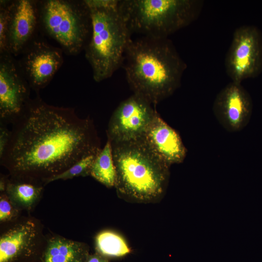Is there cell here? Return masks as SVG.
Returning a JSON list of instances; mask_svg holds the SVG:
<instances>
[{"label":"cell","mask_w":262,"mask_h":262,"mask_svg":"<svg viewBox=\"0 0 262 262\" xmlns=\"http://www.w3.org/2000/svg\"><path fill=\"white\" fill-rule=\"evenodd\" d=\"M11 124L0 162L13 178L46 184L101 149L92 119L80 117L74 108L49 104L39 94L29 99Z\"/></svg>","instance_id":"6da1fadb"},{"label":"cell","mask_w":262,"mask_h":262,"mask_svg":"<svg viewBox=\"0 0 262 262\" xmlns=\"http://www.w3.org/2000/svg\"><path fill=\"white\" fill-rule=\"evenodd\" d=\"M40 30L39 0H10L8 32V51L20 55L37 36Z\"/></svg>","instance_id":"7c38bea8"},{"label":"cell","mask_w":262,"mask_h":262,"mask_svg":"<svg viewBox=\"0 0 262 262\" xmlns=\"http://www.w3.org/2000/svg\"><path fill=\"white\" fill-rule=\"evenodd\" d=\"M40 30L66 55L75 56L89 40L91 19L85 0H39Z\"/></svg>","instance_id":"8992f818"},{"label":"cell","mask_w":262,"mask_h":262,"mask_svg":"<svg viewBox=\"0 0 262 262\" xmlns=\"http://www.w3.org/2000/svg\"><path fill=\"white\" fill-rule=\"evenodd\" d=\"M88 255L82 244L57 237L49 241L44 262H85Z\"/></svg>","instance_id":"9a60e30c"},{"label":"cell","mask_w":262,"mask_h":262,"mask_svg":"<svg viewBox=\"0 0 262 262\" xmlns=\"http://www.w3.org/2000/svg\"><path fill=\"white\" fill-rule=\"evenodd\" d=\"M85 262H109L107 257L97 252L88 255Z\"/></svg>","instance_id":"603a6c76"},{"label":"cell","mask_w":262,"mask_h":262,"mask_svg":"<svg viewBox=\"0 0 262 262\" xmlns=\"http://www.w3.org/2000/svg\"><path fill=\"white\" fill-rule=\"evenodd\" d=\"M63 51L38 37L24 50L18 60L31 88L36 93L51 82L64 62Z\"/></svg>","instance_id":"30bf717a"},{"label":"cell","mask_w":262,"mask_h":262,"mask_svg":"<svg viewBox=\"0 0 262 262\" xmlns=\"http://www.w3.org/2000/svg\"><path fill=\"white\" fill-rule=\"evenodd\" d=\"M31 87L9 52L0 54V122L11 124L31 98Z\"/></svg>","instance_id":"9c48e42d"},{"label":"cell","mask_w":262,"mask_h":262,"mask_svg":"<svg viewBox=\"0 0 262 262\" xmlns=\"http://www.w3.org/2000/svg\"><path fill=\"white\" fill-rule=\"evenodd\" d=\"M157 113L152 104L133 94L120 102L111 115L107 139L117 142L141 137Z\"/></svg>","instance_id":"ba28073f"},{"label":"cell","mask_w":262,"mask_h":262,"mask_svg":"<svg viewBox=\"0 0 262 262\" xmlns=\"http://www.w3.org/2000/svg\"><path fill=\"white\" fill-rule=\"evenodd\" d=\"M122 67L133 94L156 106L180 87L186 64L167 38L132 39Z\"/></svg>","instance_id":"7a4b0ae2"},{"label":"cell","mask_w":262,"mask_h":262,"mask_svg":"<svg viewBox=\"0 0 262 262\" xmlns=\"http://www.w3.org/2000/svg\"><path fill=\"white\" fill-rule=\"evenodd\" d=\"M43 187L40 182L12 178L5 190L9 196L21 205L29 207L38 198Z\"/></svg>","instance_id":"e0dca14e"},{"label":"cell","mask_w":262,"mask_h":262,"mask_svg":"<svg viewBox=\"0 0 262 262\" xmlns=\"http://www.w3.org/2000/svg\"><path fill=\"white\" fill-rule=\"evenodd\" d=\"M253 109L251 98L241 83L231 82L217 94L213 112L219 124L227 131H242L248 124Z\"/></svg>","instance_id":"8fae6325"},{"label":"cell","mask_w":262,"mask_h":262,"mask_svg":"<svg viewBox=\"0 0 262 262\" xmlns=\"http://www.w3.org/2000/svg\"><path fill=\"white\" fill-rule=\"evenodd\" d=\"M7 125L0 122V157L3 154L10 136L11 131Z\"/></svg>","instance_id":"7402d4cb"},{"label":"cell","mask_w":262,"mask_h":262,"mask_svg":"<svg viewBox=\"0 0 262 262\" xmlns=\"http://www.w3.org/2000/svg\"><path fill=\"white\" fill-rule=\"evenodd\" d=\"M98 153L82 158L64 172L49 179L47 184L59 180H66L76 177L90 175L91 166Z\"/></svg>","instance_id":"d6986e66"},{"label":"cell","mask_w":262,"mask_h":262,"mask_svg":"<svg viewBox=\"0 0 262 262\" xmlns=\"http://www.w3.org/2000/svg\"><path fill=\"white\" fill-rule=\"evenodd\" d=\"M152 150L167 164L182 163L187 150L178 132L156 114L142 136Z\"/></svg>","instance_id":"4fadbf2b"},{"label":"cell","mask_w":262,"mask_h":262,"mask_svg":"<svg viewBox=\"0 0 262 262\" xmlns=\"http://www.w3.org/2000/svg\"><path fill=\"white\" fill-rule=\"evenodd\" d=\"M199 0H119V10L130 31L141 36L167 38L198 17Z\"/></svg>","instance_id":"5b68a950"},{"label":"cell","mask_w":262,"mask_h":262,"mask_svg":"<svg viewBox=\"0 0 262 262\" xmlns=\"http://www.w3.org/2000/svg\"><path fill=\"white\" fill-rule=\"evenodd\" d=\"M225 67L232 82L241 83L262 71V35L252 25H243L234 32L225 59Z\"/></svg>","instance_id":"52a82bcc"},{"label":"cell","mask_w":262,"mask_h":262,"mask_svg":"<svg viewBox=\"0 0 262 262\" xmlns=\"http://www.w3.org/2000/svg\"><path fill=\"white\" fill-rule=\"evenodd\" d=\"M13 215L11 204L6 196L2 195L0 200V220L1 221L10 219Z\"/></svg>","instance_id":"44dd1931"},{"label":"cell","mask_w":262,"mask_h":262,"mask_svg":"<svg viewBox=\"0 0 262 262\" xmlns=\"http://www.w3.org/2000/svg\"><path fill=\"white\" fill-rule=\"evenodd\" d=\"M97 252L106 257H120L130 253L131 249L125 239L119 233L104 230L96 237Z\"/></svg>","instance_id":"ac0fdd59"},{"label":"cell","mask_w":262,"mask_h":262,"mask_svg":"<svg viewBox=\"0 0 262 262\" xmlns=\"http://www.w3.org/2000/svg\"><path fill=\"white\" fill-rule=\"evenodd\" d=\"M10 0H0V54L9 52L8 32Z\"/></svg>","instance_id":"ffe728a7"},{"label":"cell","mask_w":262,"mask_h":262,"mask_svg":"<svg viewBox=\"0 0 262 262\" xmlns=\"http://www.w3.org/2000/svg\"><path fill=\"white\" fill-rule=\"evenodd\" d=\"M37 235L34 224L31 221L16 225L0 239V262H12L33 244Z\"/></svg>","instance_id":"5bb4252c"},{"label":"cell","mask_w":262,"mask_h":262,"mask_svg":"<svg viewBox=\"0 0 262 262\" xmlns=\"http://www.w3.org/2000/svg\"><path fill=\"white\" fill-rule=\"evenodd\" d=\"M90 175L107 187L115 186L116 170L112 145L108 139L97 154L91 166Z\"/></svg>","instance_id":"2e32d148"},{"label":"cell","mask_w":262,"mask_h":262,"mask_svg":"<svg viewBox=\"0 0 262 262\" xmlns=\"http://www.w3.org/2000/svg\"><path fill=\"white\" fill-rule=\"evenodd\" d=\"M110 142L116 174L115 187L119 195L142 202L161 197L168 183L170 166L142 137Z\"/></svg>","instance_id":"3957f363"},{"label":"cell","mask_w":262,"mask_h":262,"mask_svg":"<svg viewBox=\"0 0 262 262\" xmlns=\"http://www.w3.org/2000/svg\"><path fill=\"white\" fill-rule=\"evenodd\" d=\"M91 19L90 35L84 49L93 77L101 82L122 67L131 38L118 8L119 0H85Z\"/></svg>","instance_id":"277c9868"}]
</instances>
